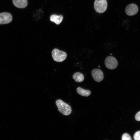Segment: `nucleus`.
Here are the masks:
<instances>
[{"instance_id": "1", "label": "nucleus", "mask_w": 140, "mask_h": 140, "mask_svg": "<svg viewBox=\"0 0 140 140\" xmlns=\"http://www.w3.org/2000/svg\"><path fill=\"white\" fill-rule=\"evenodd\" d=\"M55 103L59 111L63 115L67 116L71 114L72 109L71 106L61 100H57Z\"/></svg>"}, {"instance_id": "2", "label": "nucleus", "mask_w": 140, "mask_h": 140, "mask_svg": "<svg viewBox=\"0 0 140 140\" xmlns=\"http://www.w3.org/2000/svg\"><path fill=\"white\" fill-rule=\"evenodd\" d=\"M52 54L53 60L58 62L63 61L66 58V53L62 51L59 50L57 48H54L52 52Z\"/></svg>"}, {"instance_id": "3", "label": "nucleus", "mask_w": 140, "mask_h": 140, "mask_svg": "<svg viewBox=\"0 0 140 140\" xmlns=\"http://www.w3.org/2000/svg\"><path fill=\"white\" fill-rule=\"evenodd\" d=\"M107 3L106 0H95L94 4L96 11L99 13L104 12L107 7Z\"/></svg>"}, {"instance_id": "4", "label": "nucleus", "mask_w": 140, "mask_h": 140, "mask_svg": "<svg viewBox=\"0 0 140 140\" xmlns=\"http://www.w3.org/2000/svg\"><path fill=\"white\" fill-rule=\"evenodd\" d=\"M105 65L108 69H113L116 68L118 65V62L116 59L112 56H108L105 59Z\"/></svg>"}, {"instance_id": "5", "label": "nucleus", "mask_w": 140, "mask_h": 140, "mask_svg": "<svg viewBox=\"0 0 140 140\" xmlns=\"http://www.w3.org/2000/svg\"><path fill=\"white\" fill-rule=\"evenodd\" d=\"M12 19V15L10 13L7 12L0 13V25L10 23Z\"/></svg>"}, {"instance_id": "6", "label": "nucleus", "mask_w": 140, "mask_h": 140, "mask_svg": "<svg viewBox=\"0 0 140 140\" xmlns=\"http://www.w3.org/2000/svg\"><path fill=\"white\" fill-rule=\"evenodd\" d=\"M138 9L137 5L135 4L131 3L128 5L125 9V12L127 15L132 16L137 13Z\"/></svg>"}, {"instance_id": "7", "label": "nucleus", "mask_w": 140, "mask_h": 140, "mask_svg": "<svg viewBox=\"0 0 140 140\" xmlns=\"http://www.w3.org/2000/svg\"><path fill=\"white\" fill-rule=\"evenodd\" d=\"M92 76L95 81L97 82H100L103 80L104 75L102 71L99 69H93L91 72Z\"/></svg>"}, {"instance_id": "8", "label": "nucleus", "mask_w": 140, "mask_h": 140, "mask_svg": "<svg viewBox=\"0 0 140 140\" xmlns=\"http://www.w3.org/2000/svg\"><path fill=\"white\" fill-rule=\"evenodd\" d=\"M12 2L15 6L19 8H24L27 5V0H12Z\"/></svg>"}, {"instance_id": "9", "label": "nucleus", "mask_w": 140, "mask_h": 140, "mask_svg": "<svg viewBox=\"0 0 140 140\" xmlns=\"http://www.w3.org/2000/svg\"><path fill=\"white\" fill-rule=\"evenodd\" d=\"M76 90L78 94L82 96L87 97L91 94L90 90L85 89L80 87L77 88Z\"/></svg>"}, {"instance_id": "10", "label": "nucleus", "mask_w": 140, "mask_h": 140, "mask_svg": "<svg viewBox=\"0 0 140 140\" xmlns=\"http://www.w3.org/2000/svg\"><path fill=\"white\" fill-rule=\"evenodd\" d=\"M73 78L77 82H81L84 79V77L82 74L77 72L75 73L73 75Z\"/></svg>"}, {"instance_id": "11", "label": "nucleus", "mask_w": 140, "mask_h": 140, "mask_svg": "<svg viewBox=\"0 0 140 140\" xmlns=\"http://www.w3.org/2000/svg\"><path fill=\"white\" fill-rule=\"evenodd\" d=\"M63 17L62 15H52L50 17V20L54 22L57 25L59 24L61 22Z\"/></svg>"}, {"instance_id": "12", "label": "nucleus", "mask_w": 140, "mask_h": 140, "mask_svg": "<svg viewBox=\"0 0 140 140\" xmlns=\"http://www.w3.org/2000/svg\"><path fill=\"white\" fill-rule=\"evenodd\" d=\"M122 140H132V139L130 135L128 134H123L122 137Z\"/></svg>"}, {"instance_id": "13", "label": "nucleus", "mask_w": 140, "mask_h": 140, "mask_svg": "<svg viewBox=\"0 0 140 140\" xmlns=\"http://www.w3.org/2000/svg\"><path fill=\"white\" fill-rule=\"evenodd\" d=\"M134 139L135 140H140V131L136 132L134 135Z\"/></svg>"}, {"instance_id": "14", "label": "nucleus", "mask_w": 140, "mask_h": 140, "mask_svg": "<svg viewBox=\"0 0 140 140\" xmlns=\"http://www.w3.org/2000/svg\"><path fill=\"white\" fill-rule=\"evenodd\" d=\"M135 120L138 121H140V111L137 113L135 116Z\"/></svg>"}]
</instances>
